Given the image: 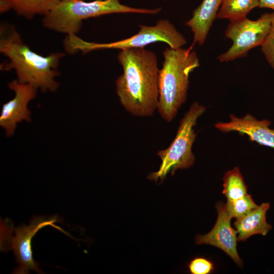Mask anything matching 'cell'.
I'll return each mask as SVG.
<instances>
[{
	"label": "cell",
	"mask_w": 274,
	"mask_h": 274,
	"mask_svg": "<svg viewBox=\"0 0 274 274\" xmlns=\"http://www.w3.org/2000/svg\"><path fill=\"white\" fill-rule=\"evenodd\" d=\"M117 59L123 74L116 80V91L123 108L134 116L153 115L159 98L157 57L145 48L121 50Z\"/></svg>",
	"instance_id": "1"
},
{
	"label": "cell",
	"mask_w": 274,
	"mask_h": 274,
	"mask_svg": "<svg viewBox=\"0 0 274 274\" xmlns=\"http://www.w3.org/2000/svg\"><path fill=\"white\" fill-rule=\"evenodd\" d=\"M0 52L9 60L3 69H14L19 82L32 84L42 92L58 88L55 78L59 75L57 68L64 53L40 55L23 42L14 26L4 25L1 27Z\"/></svg>",
	"instance_id": "2"
},
{
	"label": "cell",
	"mask_w": 274,
	"mask_h": 274,
	"mask_svg": "<svg viewBox=\"0 0 274 274\" xmlns=\"http://www.w3.org/2000/svg\"><path fill=\"white\" fill-rule=\"evenodd\" d=\"M193 46L187 49L166 48L159 74V98L157 110L161 117L170 122L186 101L190 74L200 65Z\"/></svg>",
	"instance_id": "3"
},
{
	"label": "cell",
	"mask_w": 274,
	"mask_h": 274,
	"mask_svg": "<svg viewBox=\"0 0 274 274\" xmlns=\"http://www.w3.org/2000/svg\"><path fill=\"white\" fill-rule=\"evenodd\" d=\"M161 8L145 9L121 4L119 0H60L43 16L42 23L47 28L67 36L76 35L82 21L104 15L121 13L156 14Z\"/></svg>",
	"instance_id": "4"
},
{
	"label": "cell",
	"mask_w": 274,
	"mask_h": 274,
	"mask_svg": "<svg viewBox=\"0 0 274 274\" xmlns=\"http://www.w3.org/2000/svg\"><path fill=\"white\" fill-rule=\"evenodd\" d=\"M59 217L54 216H36L30 221L28 225L23 224L15 227L9 218L0 222V250L2 252L13 251L16 262L18 266L12 272L14 274H28L33 270L38 273H43L39 263L33 258L31 242L39 230L47 226H51L68 237L75 239L70 233L55 224L60 221Z\"/></svg>",
	"instance_id": "5"
},
{
	"label": "cell",
	"mask_w": 274,
	"mask_h": 274,
	"mask_svg": "<svg viewBox=\"0 0 274 274\" xmlns=\"http://www.w3.org/2000/svg\"><path fill=\"white\" fill-rule=\"evenodd\" d=\"M139 32L127 39L108 43L85 41L76 35L67 36L64 41L65 51L70 54L81 51L87 53L99 49L144 48L147 45L162 42L172 49L181 48L187 43L185 37L168 20L162 19L154 26L139 25Z\"/></svg>",
	"instance_id": "6"
},
{
	"label": "cell",
	"mask_w": 274,
	"mask_h": 274,
	"mask_svg": "<svg viewBox=\"0 0 274 274\" xmlns=\"http://www.w3.org/2000/svg\"><path fill=\"white\" fill-rule=\"evenodd\" d=\"M205 110L206 108L197 101L191 105L181 119L173 141L168 148L157 152L161 162L158 170L150 174L148 179L162 182L169 173L173 175L176 170L188 168L193 165L195 157L192 148L196 136L194 127Z\"/></svg>",
	"instance_id": "7"
},
{
	"label": "cell",
	"mask_w": 274,
	"mask_h": 274,
	"mask_svg": "<svg viewBox=\"0 0 274 274\" xmlns=\"http://www.w3.org/2000/svg\"><path fill=\"white\" fill-rule=\"evenodd\" d=\"M273 12L263 14L258 19L247 17L230 20L225 36L232 44L225 52L218 56L221 62H228L247 56L252 49L261 46L269 32Z\"/></svg>",
	"instance_id": "8"
},
{
	"label": "cell",
	"mask_w": 274,
	"mask_h": 274,
	"mask_svg": "<svg viewBox=\"0 0 274 274\" xmlns=\"http://www.w3.org/2000/svg\"><path fill=\"white\" fill-rule=\"evenodd\" d=\"M15 93L14 97L3 105L0 116V125L5 130L7 136L14 133L17 124L22 120H30L28 102L35 98L38 88L32 84L23 83L17 79L8 84Z\"/></svg>",
	"instance_id": "9"
},
{
	"label": "cell",
	"mask_w": 274,
	"mask_h": 274,
	"mask_svg": "<svg viewBox=\"0 0 274 274\" xmlns=\"http://www.w3.org/2000/svg\"><path fill=\"white\" fill-rule=\"evenodd\" d=\"M218 217L212 229L204 235L195 238L197 245L207 244L218 248L227 254L238 265L242 266L243 260L236 249L237 235L236 230L231 226V217L227 211L225 204L218 202L216 205Z\"/></svg>",
	"instance_id": "10"
},
{
	"label": "cell",
	"mask_w": 274,
	"mask_h": 274,
	"mask_svg": "<svg viewBox=\"0 0 274 274\" xmlns=\"http://www.w3.org/2000/svg\"><path fill=\"white\" fill-rule=\"evenodd\" d=\"M229 118L228 122L217 123L215 127L224 133L235 131L246 134L252 141L274 148V130L269 128V121L258 120L250 114L241 118L230 115Z\"/></svg>",
	"instance_id": "11"
},
{
	"label": "cell",
	"mask_w": 274,
	"mask_h": 274,
	"mask_svg": "<svg viewBox=\"0 0 274 274\" xmlns=\"http://www.w3.org/2000/svg\"><path fill=\"white\" fill-rule=\"evenodd\" d=\"M222 0H202L195 9L192 17L185 22L193 35L192 46L202 45L205 42L212 24L216 16Z\"/></svg>",
	"instance_id": "12"
},
{
	"label": "cell",
	"mask_w": 274,
	"mask_h": 274,
	"mask_svg": "<svg viewBox=\"0 0 274 274\" xmlns=\"http://www.w3.org/2000/svg\"><path fill=\"white\" fill-rule=\"evenodd\" d=\"M270 208L268 202L262 203L244 216L236 219L234 226L238 241H245L255 234L265 236L272 228L266 220V214Z\"/></svg>",
	"instance_id": "13"
},
{
	"label": "cell",
	"mask_w": 274,
	"mask_h": 274,
	"mask_svg": "<svg viewBox=\"0 0 274 274\" xmlns=\"http://www.w3.org/2000/svg\"><path fill=\"white\" fill-rule=\"evenodd\" d=\"M60 0H6L10 10L18 15L31 19L37 15L44 16Z\"/></svg>",
	"instance_id": "14"
},
{
	"label": "cell",
	"mask_w": 274,
	"mask_h": 274,
	"mask_svg": "<svg viewBox=\"0 0 274 274\" xmlns=\"http://www.w3.org/2000/svg\"><path fill=\"white\" fill-rule=\"evenodd\" d=\"M259 5V0H222L216 18L230 21L245 17Z\"/></svg>",
	"instance_id": "15"
},
{
	"label": "cell",
	"mask_w": 274,
	"mask_h": 274,
	"mask_svg": "<svg viewBox=\"0 0 274 274\" xmlns=\"http://www.w3.org/2000/svg\"><path fill=\"white\" fill-rule=\"evenodd\" d=\"M222 193L228 200L241 198L247 194V187L237 167L228 171L223 178Z\"/></svg>",
	"instance_id": "16"
},
{
	"label": "cell",
	"mask_w": 274,
	"mask_h": 274,
	"mask_svg": "<svg viewBox=\"0 0 274 274\" xmlns=\"http://www.w3.org/2000/svg\"><path fill=\"white\" fill-rule=\"evenodd\" d=\"M225 206L230 216L236 219L244 216L258 207L254 202L252 196L248 193L235 200H227Z\"/></svg>",
	"instance_id": "17"
},
{
	"label": "cell",
	"mask_w": 274,
	"mask_h": 274,
	"mask_svg": "<svg viewBox=\"0 0 274 274\" xmlns=\"http://www.w3.org/2000/svg\"><path fill=\"white\" fill-rule=\"evenodd\" d=\"M188 268L192 274H208L214 270V266L212 262L209 259L198 257L190 261Z\"/></svg>",
	"instance_id": "18"
},
{
	"label": "cell",
	"mask_w": 274,
	"mask_h": 274,
	"mask_svg": "<svg viewBox=\"0 0 274 274\" xmlns=\"http://www.w3.org/2000/svg\"><path fill=\"white\" fill-rule=\"evenodd\" d=\"M261 46L265 59L274 70V12L269 32Z\"/></svg>",
	"instance_id": "19"
},
{
	"label": "cell",
	"mask_w": 274,
	"mask_h": 274,
	"mask_svg": "<svg viewBox=\"0 0 274 274\" xmlns=\"http://www.w3.org/2000/svg\"><path fill=\"white\" fill-rule=\"evenodd\" d=\"M259 7L260 8H269L274 11V0H259Z\"/></svg>",
	"instance_id": "20"
}]
</instances>
